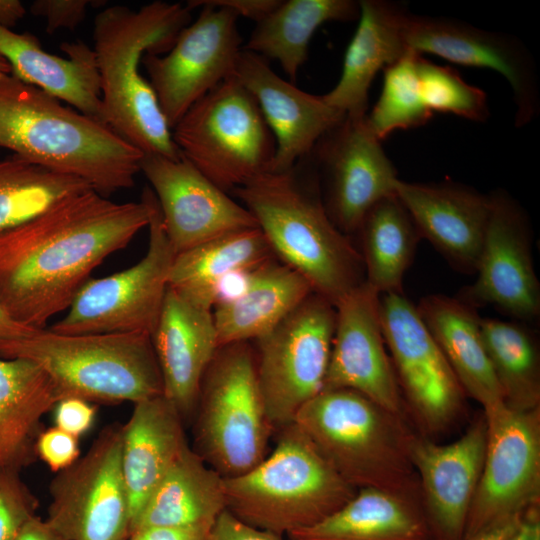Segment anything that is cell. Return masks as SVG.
Masks as SVG:
<instances>
[{"mask_svg": "<svg viewBox=\"0 0 540 540\" xmlns=\"http://www.w3.org/2000/svg\"><path fill=\"white\" fill-rule=\"evenodd\" d=\"M152 194L145 187L140 202L116 203L88 189L1 234V306L16 322L45 329L93 270L148 226Z\"/></svg>", "mask_w": 540, "mask_h": 540, "instance_id": "cell-1", "label": "cell"}, {"mask_svg": "<svg viewBox=\"0 0 540 540\" xmlns=\"http://www.w3.org/2000/svg\"><path fill=\"white\" fill-rule=\"evenodd\" d=\"M0 148L108 197L134 185L143 152L108 124L14 75H0Z\"/></svg>", "mask_w": 540, "mask_h": 540, "instance_id": "cell-2", "label": "cell"}, {"mask_svg": "<svg viewBox=\"0 0 540 540\" xmlns=\"http://www.w3.org/2000/svg\"><path fill=\"white\" fill-rule=\"evenodd\" d=\"M185 4L153 1L138 10L112 5L94 20L93 40L107 124L143 154L180 159L156 95L139 71L145 54L162 55L191 23Z\"/></svg>", "mask_w": 540, "mask_h": 540, "instance_id": "cell-3", "label": "cell"}, {"mask_svg": "<svg viewBox=\"0 0 540 540\" xmlns=\"http://www.w3.org/2000/svg\"><path fill=\"white\" fill-rule=\"evenodd\" d=\"M252 214L276 259L298 272L314 293L336 306L365 282L361 253L328 216L299 161L268 171L232 191Z\"/></svg>", "mask_w": 540, "mask_h": 540, "instance_id": "cell-4", "label": "cell"}, {"mask_svg": "<svg viewBox=\"0 0 540 540\" xmlns=\"http://www.w3.org/2000/svg\"><path fill=\"white\" fill-rule=\"evenodd\" d=\"M332 468L354 488H378L413 500L421 496L403 416L349 389L323 390L293 421Z\"/></svg>", "mask_w": 540, "mask_h": 540, "instance_id": "cell-5", "label": "cell"}, {"mask_svg": "<svg viewBox=\"0 0 540 540\" xmlns=\"http://www.w3.org/2000/svg\"><path fill=\"white\" fill-rule=\"evenodd\" d=\"M0 358H27L51 378L58 401L136 403L163 395L151 337L143 332L66 335L39 329L0 344Z\"/></svg>", "mask_w": 540, "mask_h": 540, "instance_id": "cell-6", "label": "cell"}, {"mask_svg": "<svg viewBox=\"0 0 540 540\" xmlns=\"http://www.w3.org/2000/svg\"><path fill=\"white\" fill-rule=\"evenodd\" d=\"M275 448L258 465L224 478L227 510L241 521L280 535L310 527L357 492L294 423L277 430Z\"/></svg>", "mask_w": 540, "mask_h": 540, "instance_id": "cell-7", "label": "cell"}, {"mask_svg": "<svg viewBox=\"0 0 540 540\" xmlns=\"http://www.w3.org/2000/svg\"><path fill=\"white\" fill-rule=\"evenodd\" d=\"M192 449L223 478L258 465L274 431L249 342L220 346L201 380Z\"/></svg>", "mask_w": 540, "mask_h": 540, "instance_id": "cell-8", "label": "cell"}, {"mask_svg": "<svg viewBox=\"0 0 540 540\" xmlns=\"http://www.w3.org/2000/svg\"><path fill=\"white\" fill-rule=\"evenodd\" d=\"M172 136L182 156L225 192L271 171L274 136L256 100L234 76L195 102Z\"/></svg>", "mask_w": 540, "mask_h": 540, "instance_id": "cell-9", "label": "cell"}, {"mask_svg": "<svg viewBox=\"0 0 540 540\" xmlns=\"http://www.w3.org/2000/svg\"><path fill=\"white\" fill-rule=\"evenodd\" d=\"M335 321V306L313 292L256 340L257 377L274 431L323 391Z\"/></svg>", "mask_w": 540, "mask_h": 540, "instance_id": "cell-10", "label": "cell"}, {"mask_svg": "<svg viewBox=\"0 0 540 540\" xmlns=\"http://www.w3.org/2000/svg\"><path fill=\"white\" fill-rule=\"evenodd\" d=\"M145 256L135 265L103 278H90L66 316L50 330L66 335L143 332L151 336L168 289L175 258L153 192Z\"/></svg>", "mask_w": 540, "mask_h": 540, "instance_id": "cell-11", "label": "cell"}, {"mask_svg": "<svg viewBox=\"0 0 540 540\" xmlns=\"http://www.w3.org/2000/svg\"><path fill=\"white\" fill-rule=\"evenodd\" d=\"M121 443L122 424L105 426L87 452L51 480L46 520L64 540L130 539Z\"/></svg>", "mask_w": 540, "mask_h": 540, "instance_id": "cell-12", "label": "cell"}, {"mask_svg": "<svg viewBox=\"0 0 540 540\" xmlns=\"http://www.w3.org/2000/svg\"><path fill=\"white\" fill-rule=\"evenodd\" d=\"M187 5L202 7L197 19L167 53L145 54L141 61L171 130L195 102L234 75L243 49L235 13L204 0Z\"/></svg>", "mask_w": 540, "mask_h": 540, "instance_id": "cell-13", "label": "cell"}, {"mask_svg": "<svg viewBox=\"0 0 540 540\" xmlns=\"http://www.w3.org/2000/svg\"><path fill=\"white\" fill-rule=\"evenodd\" d=\"M483 410L485 458L464 536L536 507L540 498V407L520 411L500 401Z\"/></svg>", "mask_w": 540, "mask_h": 540, "instance_id": "cell-14", "label": "cell"}, {"mask_svg": "<svg viewBox=\"0 0 540 540\" xmlns=\"http://www.w3.org/2000/svg\"><path fill=\"white\" fill-rule=\"evenodd\" d=\"M385 344L408 407L430 434L446 429L462 411L465 392L444 354L403 293L381 294Z\"/></svg>", "mask_w": 540, "mask_h": 540, "instance_id": "cell-15", "label": "cell"}, {"mask_svg": "<svg viewBox=\"0 0 540 540\" xmlns=\"http://www.w3.org/2000/svg\"><path fill=\"white\" fill-rule=\"evenodd\" d=\"M365 117L346 116L307 155L323 174L326 188L322 201L326 212L346 235L358 231L374 204L395 194L398 180L393 163Z\"/></svg>", "mask_w": 540, "mask_h": 540, "instance_id": "cell-16", "label": "cell"}, {"mask_svg": "<svg viewBox=\"0 0 540 540\" xmlns=\"http://www.w3.org/2000/svg\"><path fill=\"white\" fill-rule=\"evenodd\" d=\"M491 215L477 266V278L457 299L477 308L492 305L523 321L540 313V285L534 270L527 214L505 191L490 194Z\"/></svg>", "mask_w": 540, "mask_h": 540, "instance_id": "cell-17", "label": "cell"}, {"mask_svg": "<svg viewBox=\"0 0 540 540\" xmlns=\"http://www.w3.org/2000/svg\"><path fill=\"white\" fill-rule=\"evenodd\" d=\"M140 171L153 188L176 254L233 231L258 227L242 204L183 156L175 160L143 154Z\"/></svg>", "mask_w": 540, "mask_h": 540, "instance_id": "cell-18", "label": "cell"}, {"mask_svg": "<svg viewBox=\"0 0 540 540\" xmlns=\"http://www.w3.org/2000/svg\"><path fill=\"white\" fill-rule=\"evenodd\" d=\"M379 298L380 294L365 281L335 306V330L323 390H353L403 416L402 393L382 333Z\"/></svg>", "mask_w": 540, "mask_h": 540, "instance_id": "cell-19", "label": "cell"}, {"mask_svg": "<svg viewBox=\"0 0 540 540\" xmlns=\"http://www.w3.org/2000/svg\"><path fill=\"white\" fill-rule=\"evenodd\" d=\"M405 38L408 49L417 54L430 53L502 75L513 92L516 126L523 127L537 116L540 106L534 61L518 38L454 19L410 13Z\"/></svg>", "mask_w": 540, "mask_h": 540, "instance_id": "cell-20", "label": "cell"}, {"mask_svg": "<svg viewBox=\"0 0 540 540\" xmlns=\"http://www.w3.org/2000/svg\"><path fill=\"white\" fill-rule=\"evenodd\" d=\"M486 421L477 418L456 441L436 444L411 432L410 462L417 471L421 497L440 540H461L481 476L486 451Z\"/></svg>", "mask_w": 540, "mask_h": 540, "instance_id": "cell-21", "label": "cell"}, {"mask_svg": "<svg viewBox=\"0 0 540 540\" xmlns=\"http://www.w3.org/2000/svg\"><path fill=\"white\" fill-rule=\"evenodd\" d=\"M235 79L254 97L275 139L273 172L292 168L346 117L323 95L307 93L278 76L262 56L242 49Z\"/></svg>", "mask_w": 540, "mask_h": 540, "instance_id": "cell-22", "label": "cell"}, {"mask_svg": "<svg viewBox=\"0 0 540 540\" xmlns=\"http://www.w3.org/2000/svg\"><path fill=\"white\" fill-rule=\"evenodd\" d=\"M395 194L426 238L463 273H476L490 215L491 197L454 182L397 180Z\"/></svg>", "mask_w": 540, "mask_h": 540, "instance_id": "cell-23", "label": "cell"}, {"mask_svg": "<svg viewBox=\"0 0 540 540\" xmlns=\"http://www.w3.org/2000/svg\"><path fill=\"white\" fill-rule=\"evenodd\" d=\"M151 342L160 367L163 395L192 420L201 380L219 346L212 308L168 287Z\"/></svg>", "mask_w": 540, "mask_h": 540, "instance_id": "cell-24", "label": "cell"}, {"mask_svg": "<svg viewBox=\"0 0 540 540\" xmlns=\"http://www.w3.org/2000/svg\"><path fill=\"white\" fill-rule=\"evenodd\" d=\"M60 48L66 58L42 49L38 38L30 33L0 26V54L9 63L12 75L107 124L93 49L81 41L64 42Z\"/></svg>", "mask_w": 540, "mask_h": 540, "instance_id": "cell-25", "label": "cell"}, {"mask_svg": "<svg viewBox=\"0 0 540 540\" xmlns=\"http://www.w3.org/2000/svg\"><path fill=\"white\" fill-rule=\"evenodd\" d=\"M185 421L164 395L134 403L122 424L121 467L132 527L150 495L189 446Z\"/></svg>", "mask_w": 540, "mask_h": 540, "instance_id": "cell-26", "label": "cell"}, {"mask_svg": "<svg viewBox=\"0 0 540 540\" xmlns=\"http://www.w3.org/2000/svg\"><path fill=\"white\" fill-rule=\"evenodd\" d=\"M409 13L395 2L359 1V23L345 53L342 73L325 101L348 117L367 114L368 95L376 74L408 51L405 26Z\"/></svg>", "mask_w": 540, "mask_h": 540, "instance_id": "cell-27", "label": "cell"}, {"mask_svg": "<svg viewBox=\"0 0 540 540\" xmlns=\"http://www.w3.org/2000/svg\"><path fill=\"white\" fill-rule=\"evenodd\" d=\"M311 293L307 280L276 258L255 268L240 294L212 309L219 346L258 340Z\"/></svg>", "mask_w": 540, "mask_h": 540, "instance_id": "cell-28", "label": "cell"}, {"mask_svg": "<svg viewBox=\"0 0 540 540\" xmlns=\"http://www.w3.org/2000/svg\"><path fill=\"white\" fill-rule=\"evenodd\" d=\"M57 402L54 384L40 365L0 358V470L21 472L38 459L42 418Z\"/></svg>", "mask_w": 540, "mask_h": 540, "instance_id": "cell-29", "label": "cell"}, {"mask_svg": "<svg viewBox=\"0 0 540 540\" xmlns=\"http://www.w3.org/2000/svg\"><path fill=\"white\" fill-rule=\"evenodd\" d=\"M466 395L483 408L503 401L486 354L476 309L445 295H428L416 306Z\"/></svg>", "mask_w": 540, "mask_h": 540, "instance_id": "cell-30", "label": "cell"}, {"mask_svg": "<svg viewBox=\"0 0 540 540\" xmlns=\"http://www.w3.org/2000/svg\"><path fill=\"white\" fill-rule=\"evenodd\" d=\"M226 509L224 478L189 445L150 495L131 535L152 527L212 528Z\"/></svg>", "mask_w": 540, "mask_h": 540, "instance_id": "cell-31", "label": "cell"}, {"mask_svg": "<svg viewBox=\"0 0 540 540\" xmlns=\"http://www.w3.org/2000/svg\"><path fill=\"white\" fill-rule=\"evenodd\" d=\"M289 540H427L416 501L378 488H361L322 521L287 535Z\"/></svg>", "mask_w": 540, "mask_h": 540, "instance_id": "cell-32", "label": "cell"}, {"mask_svg": "<svg viewBox=\"0 0 540 540\" xmlns=\"http://www.w3.org/2000/svg\"><path fill=\"white\" fill-rule=\"evenodd\" d=\"M272 259L275 256L258 227L233 231L176 254L168 287L213 309L217 289L224 279Z\"/></svg>", "mask_w": 540, "mask_h": 540, "instance_id": "cell-33", "label": "cell"}, {"mask_svg": "<svg viewBox=\"0 0 540 540\" xmlns=\"http://www.w3.org/2000/svg\"><path fill=\"white\" fill-rule=\"evenodd\" d=\"M358 16L359 2L353 0H281L256 23L243 49L276 60L294 82L315 31L326 22L351 21Z\"/></svg>", "mask_w": 540, "mask_h": 540, "instance_id": "cell-34", "label": "cell"}, {"mask_svg": "<svg viewBox=\"0 0 540 540\" xmlns=\"http://www.w3.org/2000/svg\"><path fill=\"white\" fill-rule=\"evenodd\" d=\"M365 281L380 295L403 293L402 280L421 235L396 194L374 204L358 231Z\"/></svg>", "mask_w": 540, "mask_h": 540, "instance_id": "cell-35", "label": "cell"}, {"mask_svg": "<svg viewBox=\"0 0 540 540\" xmlns=\"http://www.w3.org/2000/svg\"><path fill=\"white\" fill-rule=\"evenodd\" d=\"M482 342L503 402L520 411L540 407V365L536 339L524 324L481 318Z\"/></svg>", "mask_w": 540, "mask_h": 540, "instance_id": "cell-36", "label": "cell"}, {"mask_svg": "<svg viewBox=\"0 0 540 540\" xmlns=\"http://www.w3.org/2000/svg\"><path fill=\"white\" fill-rule=\"evenodd\" d=\"M88 189L93 188L79 178L33 165L15 155L0 161V235Z\"/></svg>", "mask_w": 540, "mask_h": 540, "instance_id": "cell-37", "label": "cell"}, {"mask_svg": "<svg viewBox=\"0 0 540 540\" xmlns=\"http://www.w3.org/2000/svg\"><path fill=\"white\" fill-rule=\"evenodd\" d=\"M417 54L409 50L384 69L381 95L365 120L381 142L398 129L425 125L433 116L419 89Z\"/></svg>", "mask_w": 540, "mask_h": 540, "instance_id": "cell-38", "label": "cell"}, {"mask_svg": "<svg viewBox=\"0 0 540 540\" xmlns=\"http://www.w3.org/2000/svg\"><path fill=\"white\" fill-rule=\"evenodd\" d=\"M419 89L426 107L432 112L484 122L490 112L485 92L468 84L457 70L417 58Z\"/></svg>", "mask_w": 540, "mask_h": 540, "instance_id": "cell-39", "label": "cell"}, {"mask_svg": "<svg viewBox=\"0 0 540 540\" xmlns=\"http://www.w3.org/2000/svg\"><path fill=\"white\" fill-rule=\"evenodd\" d=\"M37 497L20 472L0 470V540H15L25 524L36 516Z\"/></svg>", "mask_w": 540, "mask_h": 540, "instance_id": "cell-40", "label": "cell"}, {"mask_svg": "<svg viewBox=\"0 0 540 540\" xmlns=\"http://www.w3.org/2000/svg\"><path fill=\"white\" fill-rule=\"evenodd\" d=\"M37 458L57 473L80 457L79 438L57 428H44L36 441Z\"/></svg>", "mask_w": 540, "mask_h": 540, "instance_id": "cell-41", "label": "cell"}, {"mask_svg": "<svg viewBox=\"0 0 540 540\" xmlns=\"http://www.w3.org/2000/svg\"><path fill=\"white\" fill-rule=\"evenodd\" d=\"M91 0H36L30 12L46 21V31L53 34L60 29L74 30L85 19Z\"/></svg>", "mask_w": 540, "mask_h": 540, "instance_id": "cell-42", "label": "cell"}, {"mask_svg": "<svg viewBox=\"0 0 540 540\" xmlns=\"http://www.w3.org/2000/svg\"><path fill=\"white\" fill-rule=\"evenodd\" d=\"M52 411L55 427L77 438L91 430L97 413L93 403L76 397L59 400Z\"/></svg>", "mask_w": 540, "mask_h": 540, "instance_id": "cell-43", "label": "cell"}, {"mask_svg": "<svg viewBox=\"0 0 540 540\" xmlns=\"http://www.w3.org/2000/svg\"><path fill=\"white\" fill-rule=\"evenodd\" d=\"M283 535L251 526L227 509L212 527V540H283Z\"/></svg>", "mask_w": 540, "mask_h": 540, "instance_id": "cell-44", "label": "cell"}, {"mask_svg": "<svg viewBox=\"0 0 540 540\" xmlns=\"http://www.w3.org/2000/svg\"><path fill=\"white\" fill-rule=\"evenodd\" d=\"M129 540H212V528L152 527L134 532Z\"/></svg>", "mask_w": 540, "mask_h": 540, "instance_id": "cell-45", "label": "cell"}, {"mask_svg": "<svg viewBox=\"0 0 540 540\" xmlns=\"http://www.w3.org/2000/svg\"><path fill=\"white\" fill-rule=\"evenodd\" d=\"M207 4L226 8L238 17L249 18L256 23L270 14L281 0H204Z\"/></svg>", "mask_w": 540, "mask_h": 540, "instance_id": "cell-46", "label": "cell"}, {"mask_svg": "<svg viewBox=\"0 0 540 540\" xmlns=\"http://www.w3.org/2000/svg\"><path fill=\"white\" fill-rule=\"evenodd\" d=\"M525 512L501 518L461 540H507L521 524Z\"/></svg>", "mask_w": 540, "mask_h": 540, "instance_id": "cell-47", "label": "cell"}, {"mask_svg": "<svg viewBox=\"0 0 540 540\" xmlns=\"http://www.w3.org/2000/svg\"><path fill=\"white\" fill-rule=\"evenodd\" d=\"M15 540H64L47 520L35 516L22 528Z\"/></svg>", "mask_w": 540, "mask_h": 540, "instance_id": "cell-48", "label": "cell"}, {"mask_svg": "<svg viewBox=\"0 0 540 540\" xmlns=\"http://www.w3.org/2000/svg\"><path fill=\"white\" fill-rule=\"evenodd\" d=\"M507 540H540L538 506L528 509L517 530Z\"/></svg>", "mask_w": 540, "mask_h": 540, "instance_id": "cell-49", "label": "cell"}, {"mask_svg": "<svg viewBox=\"0 0 540 540\" xmlns=\"http://www.w3.org/2000/svg\"><path fill=\"white\" fill-rule=\"evenodd\" d=\"M36 329L26 327L14 319L0 304V344L31 335Z\"/></svg>", "mask_w": 540, "mask_h": 540, "instance_id": "cell-50", "label": "cell"}, {"mask_svg": "<svg viewBox=\"0 0 540 540\" xmlns=\"http://www.w3.org/2000/svg\"><path fill=\"white\" fill-rule=\"evenodd\" d=\"M26 14L24 5L18 0H0V26L10 29Z\"/></svg>", "mask_w": 540, "mask_h": 540, "instance_id": "cell-51", "label": "cell"}, {"mask_svg": "<svg viewBox=\"0 0 540 540\" xmlns=\"http://www.w3.org/2000/svg\"><path fill=\"white\" fill-rule=\"evenodd\" d=\"M11 68L6 59L0 54V75L10 74Z\"/></svg>", "mask_w": 540, "mask_h": 540, "instance_id": "cell-52", "label": "cell"}]
</instances>
